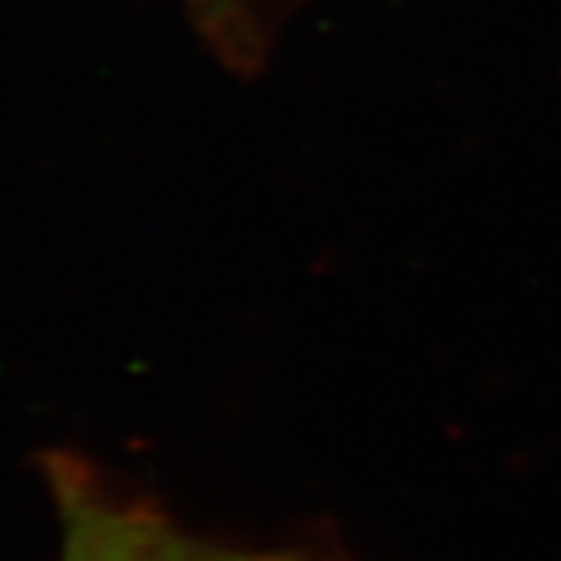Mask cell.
Wrapping results in <instances>:
<instances>
[{
	"label": "cell",
	"instance_id": "cell-1",
	"mask_svg": "<svg viewBox=\"0 0 561 561\" xmlns=\"http://www.w3.org/2000/svg\"><path fill=\"white\" fill-rule=\"evenodd\" d=\"M60 508L62 561H302L203 542L157 512L113 502L76 478L60 481Z\"/></svg>",
	"mask_w": 561,
	"mask_h": 561
}]
</instances>
